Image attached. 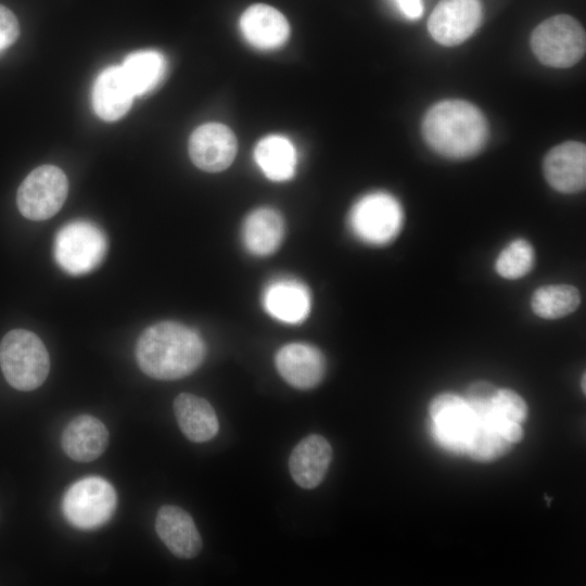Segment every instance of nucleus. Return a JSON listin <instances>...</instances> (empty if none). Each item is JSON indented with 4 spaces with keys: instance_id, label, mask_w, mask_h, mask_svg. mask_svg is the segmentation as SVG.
Masks as SVG:
<instances>
[{
    "instance_id": "f257e3e1",
    "label": "nucleus",
    "mask_w": 586,
    "mask_h": 586,
    "mask_svg": "<svg viewBox=\"0 0 586 586\" xmlns=\"http://www.w3.org/2000/svg\"><path fill=\"white\" fill-rule=\"evenodd\" d=\"M205 358V344L191 328L161 321L146 328L136 345V359L146 375L177 380L195 371Z\"/></svg>"
},
{
    "instance_id": "f03ea898",
    "label": "nucleus",
    "mask_w": 586,
    "mask_h": 586,
    "mask_svg": "<svg viewBox=\"0 0 586 586\" xmlns=\"http://www.w3.org/2000/svg\"><path fill=\"white\" fill-rule=\"evenodd\" d=\"M422 133L437 153L466 158L479 153L486 143L488 126L479 107L463 100H445L425 114Z\"/></svg>"
},
{
    "instance_id": "7ed1b4c3",
    "label": "nucleus",
    "mask_w": 586,
    "mask_h": 586,
    "mask_svg": "<svg viewBox=\"0 0 586 586\" xmlns=\"http://www.w3.org/2000/svg\"><path fill=\"white\" fill-rule=\"evenodd\" d=\"M0 368L12 387L33 391L49 374V354L37 334L25 329H14L0 342Z\"/></svg>"
},
{
    "instance_id": "20e7f679",
    "label": "nucleus",
    "mask_w": 586,
    "mask_h": 586,
    "mask_svg": "<svg viewBox=\"0 0 586 586\" xmlns=\"http://www.w3.org/2000/svg\"><path fill=\"white\" fill-rule=\"evenodd\" d=\"M106 251V235L97 225L87 220L71 221L55 234V262L73 276L92 271L101 264Z\"/></svg>"
},
{
    "instance_id": "39448f33",
    "label": "nucleus",
    "mask_w": 586,
    "mask_h": 586,
    "mask_svg": "<svg viewBox=\"0 0 586 586\" xmlns=\"http://www.w3.org/2000/svg\"><path fill=\"white\" fill-rule=\"evenodd\" d=\"M531 48L543 64L557 68L570 67L585 53V30L572 16L555 15L533 30Z\"/></svg>"
},
{
    "instance_id": "423d86ee",
    "label": "nucleus",
    "mask_w": 586,
    "mask_h": 586,
    "mask_svg": "<svg viewBox=\"0 0 586 586\" xmlns=\"http://www.w3.org/2000/svg\"><path fill=\"white\" fill-rule=\"evenodd\" d=\"M117 496L112 484L100 476L78 480L66 491L62 509L64 517L79 530H94L113 515Z\"/></svg>"
},
{
    "instance_id": "0eeeda50",
    "label": "nucleus",
    "mask_w": 586,
    "mask_h": 586,
    "mask_svg": "<svg viewBox=\"0 0 586 586\" xmlns=\"http://www.w3.org/2000/svg\"><path fill=\"white\" fill-rule=\"evenodd\" d=\"M403 208L395 196L375 191L361 196L349 212L353 233L372 245H383L396 238L403 225Z\"/></svg>"
},
{
    "instance_id": "6e6552de",
    "label": "nucleus",
    "mask_w": 586,
    "mask_h": 586,
    "mask_svg": "<svg viewBox=\"0 0 586 586\" xmlns=\"http://www.w3.org/2000/svg\"><path fill=\"white\" fill-rule=\"evenodd\" d=\"M68 193V180L54 165H41L31 170L18 187L16 204L30 220H46L63 206Z\"/></svg>"
},
{
    "instance_id": "1a4fd4ad",
    "label": "nucleus",
    "mask_w": 586,
    "mask_h": 586,
    "mask_svg": "<svg viewBox=\"0 0 586 586\" xmlns=\"http://www.w3.org/2000/svg\"><path fill=\"white\" fill-rule=\"evenodd\" d=\"M429 413L436 441L451 453L466 454L473 415L464 397L441 393L431 400Z\"/></svg>"
},
{
    "instance_id": "9d476101",
    "label": "nucleus",
    "mask_w": 586,
    "mask_h": 586,
    "mask_svg": "<svg viewBox=\"0 0 586 586\" xmlns=\"http://www.w3.org/2000/svg\"><path fill=\"white\" fill-rule=\"evenodd\" d=\"M483 16L480 0H440L428 21V29L438 43L453 47L467 40Z\"/></svg>"
},
{
    "instance_id": "9b49d317",
    "label": "nucleus",
    "mask_w": 586,
    "mask_h": 586,
    "mask_svg": "<svg viewBox=\"0 0 586 586\" xmlns=\"http://www.w3.org/2000/svg\"><path fill=\"white\" fill-rule=\"evenodd\" d=\"M189 155L193 164L208 173L228 168L233 162L238 141L232 130L220 123H206L189 138Z\"/></svg>"
},
{
    "instance_id": "f8f14e48",
    "label": "nucleus",
    "mask_w": 586,
    "mask_h": 586,
    "mask_svg": "<svg viewBox=\"0 0 586 586\" xmlns=\"http://www.w3.org/2000/svg\"><path fill=\"white\" fill-rule=\"evenodd\" d=\"M547 182L561 193H576L586 184V146L582 142L566 141L553 146L544 158Z\"/></svg>"
},
{
    "instance_id": "ddd939ff",
    "label": "nucleus",
    "mask_w": 586,
    "mask_h": 586,
    "mask_svg": "<svg viewBox=\"0 0 586 586\" xmlns=\"http://www.w3.org/2000/svg\"><path fill=\"white\" fill-rule=\"evenodd\" d=\"M275 361L284 381L298 390L316 387L326 373V359L322 353L305 343L282 346L277 352Z\"/></svg>"
},
{
    "instance_id": "4468645a",
    "label": "nucleus",
    "mask_w": 586,
    "mask_h": 586,
    "mask_svg": "<svg viewBox=\"0 0 586 586\" xmlns=\"http://www.w3.org/2000/svg\"><path fill=\"white\" fill-rule=\"evenodd\" d=\"M155 531L168 550L178 558H194L202 549V538L193 519L178 506L165 505L158 509Z\"/></svg>"
},
{
    "instance_id": "2eb2a0df",
    "label": "nucleus",
    "mask_w": 586,
    "mask_h": 586,
    "mask_svg": "<svg viewBox=\"0 0 586 586\" xmlns=\"http://www.w3.org/2000/svg\"><path fill=\"white\" fill-rule=\"evenodd\" d=\"M240 30L244 39L260 50L283 46L290 36L285 16L271 5L256 3L249 7L240 17Z\"/></svg>"
},
{
    "instance_id": "dca6fc26",
    "label": "nucleus",
    "mask_w": 586,
    "mask_h": 586,
    "mask_svg": "<svg viewBox=\"0 0 586 586\" xmlns=\"http://www.w3.org/2000/svg\"><path fill=\"white\" fill-rule=\"evenodd\" d=\"M331 460L330 443L319 434H310L293 448L289 458V470L298 486L311 489L323 481Z\"/></svg>"
},
{
    "instance_id": "f3484780",
    "label": "nucleus",
    "mask_w": 586,
    "mask_h": 586,
    "mask_svg": "<svg viewBox=\"0 0 586 586\" xmlns=\"http://www.w3.org/2000/svg\"><path fill=\"white\" fill-rule=\"evenodd\" d=\"M133 98L120 66L106 67L94 80L91 92L92 107L105 122L122 118L129 111Z\"/></svg>"
},
{
    "instance_id": "a211bd4d",
    "label": "nucleus",
    "mask_w": 586,
    "mask_h": 586,
    "mask_svg": "<svg viewBox=\"0 0 586 586\" xmlns=\"http://www.w3.org/2000/svg\"><path fill=\"white\" fill-rule=\"evenodd\" d=\"M61 444L71 459L79 462L93 461L106 449L109 431L95 417L80 415L66 425Z\"/></svg>"
},
{
    "instance_id": "6ab92c4d",
    "label": "nucleus",
    "mask_w": 586,
    "mask_h": 586,
    "mask_svg": "<svg viewBox=\"0 0 586 586\" xmlns=\"http://www.w3.org/2000/svg\"><path fill=\"white\" fill-rule=\"evenodd\" d=\"M266 311L275 319L285 323H300L310 311L308 289L294 279L276 280L266 286L263 294Z\"/></svg>"
},
{
    "instance_id": "aec40b11",
    "label": "nucleus",
    "mask_w": 586,
    "mask_h": 586,
    "mask_svg": "<svg viewBox=\"0 0 586 586\" xmlns=\"http://www.w3.org/2000/svg\"><path fill=\"white\" fill-rule=\"evenodd\" d=\"M177 423L184 436L195 443L212 440L219 430L217 415L204 398L181 393L174 400Z\"/></svg>"
},
{
    "instance_id": "412c9836",
    "label": "nucleus",
    "mask_w": 586,
    "mask_h": 586,
    "mask_svg": "<svg viewBox=\"0 0 586 586\" xmlns=\"http://www.w3.org/2000/svg\"><path fill=\"white\" fill-rule=\"evenodd\" d=\"M283 235V218L279 212L269 207L253 211L242 227V240L246 250L257 256H266L277 251Z\"/></svg>"
},
{
    "instance_id": "4be33fe9",
    "label": "nucleus",
    "mask_w": 586,
    "mask_h": 586,
    "mask_svg": "<svg viewBox=\"0 0 586 586\" xmlns=\"http://www.w3.org/2000/svg\"><path fill=\"white\" fill-rule=\"evenodd\" d=\"M254 158L272 181H285L294 176L297 154L294 144L284 136L271 135L260 139L255 146Z\"/></svg>"
},
{
    "instance_id": "5701e85b",
    "label": "nucleus",
    "mask_w": 586,
    "mask_h": 586,
    "mask_svg": "<svg viewBox=\"0 0 586 586\" xmlns=\"http://www.w3.org/2000/svg\"><path fill=\"white\" fill-rule=\"evenodd\" d=\"M120 68L135 97L154 90L164 79L167 62L156 50H140L128 54Z\"/></svg>"
},
{
    "instance_id": "b1692460",
    "label": "nucleus",
    "mask_w": 586,
    "mask_h": 586,
    "mask_svg": "<svg viewBox=\"0 0 586 586\" xmlns=\"http://www.w3.org/2000/svg\"><path fill=\"white\" fill-rule=\"evenodd\" d=\"M530 304L536 316L559 319L576 310L581 304V294L578 289L571 284H547L533 292Z\"/></svg>"
},
{
    "instance_id": "393cba45",
    "label": "nucleus",
    "mask_w": 586,
    "mask_h": 586,
    "mask_svg": "<svg viewBox=\"0 0 586 586\" xmlns=\"http://www.w3.org/2000/svg\"><path fill=\"white\" fill-rule=\"evenodd\" d=\"M534 258L532 244L523 238H518L500 251L496 258L495 269L504 279H520L530 272Z\"/></svg>"
},
{
    "instance_id": "a878e982",
    "label": "nucleus",
    "mask_w": 586,
    "mask_h": 586,
    "mask_svg": "<svg viewBox=\"0 0 586 586\" xmlns=\"http://www.w3.org/2000/svg\"><path fill=\"white\" fill-rule=\"evenodd\" d=\"M20 36V24L14 13L0 4V55L11 47Z\"/></svg>"
},
{
    "instance_id": "bb28decb",
    "label": "nucleus",
    "mask_w": 586,
    "mask_h": 586,
    "mask_svg": "<svg viewBox=\"0 0 586 586\" xmlns=\"http://www.w3.org/2000/svg\"><path fill=\"white\" fill-rule=\"evenodd\" d=\"M400 11L409 18H419L423 13L421 0H395Z\"/></svg>"
}]
</instances>
